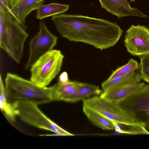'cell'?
I'll use <instances>...</instances> for the list:
<instances>
[{"mask_svg": "<svg viewBox=\"0 0 149 149\" xmlns=\"http://www.w3.org/2000/svg\"><path fill=\"white\" fill-rule=\"evenodd\" d=\"M51 19L62 37L101 50L114 46L123 33L116 22L103 19L62 13L52 16Z\"/></svg>", "mask_w": 149, "mask_h": 149, "instance_id": "cell-1", "label": "cell"}, {"mask_svg": "<svg viewBox=\"0 0 149 149\" xmlns=\"http://www.w3.org/2000/svg\"><path fill=\"white\" fill-rule=\"evenodd\" d=\"M4 86L6 100L12 104L27 102L38 105L52 101L49 87H40L15 74L7 73Z\"/></svg>", "mask_w": 149, "mask_h": 149, "instance_id": "cell-2", "label": "cell"}, {"mask_svg": "<svg viewBox=\"0 0 149 149\" xmlns=\"http://www.w3.org/2000/svg\"><path fill=\"white\" fill-rule=\"evenodd\" d=\"M29 35L7 10L0 6V47L19 64L23 56L24 44Z\"/></svg>", "mask_w": 149, "mask_h": 149, "instance_id": "cell-3", "label": "cell"}, {"mask_svg": "<svg viewBox=\"0 0 149 149\" xmlns=\"http://www.w3.org/2000/svg\"><path fill=\"white\" fill-rule=\"evenodd\" d=\"M64 56L61 50L56 49L40 56L30 69V80L40 87H46L59 72Z\"/></svg>", "mask_w": 149, "mask_h": 149, "instance_id": "cell-4", "label": "cell"}, {"mask_svg": "<svg viewBox=\"0 0 149 149\" xmlns=\"http://www.w3.org/2000/svg\"><path fill=\"white\" fill-rule=\"evenodd\" d=\"M13 104L17 116L24 122L62 136L74 135L63 129L47 117L37 105L27 102H19Z\"/></svg>", "mask_w": 149, "mask_h": 149, "instance_id": "cell-5", "label": "cell"}, {"mask_svg": "<svg viewBox=\"0 0 149 149\" xmlns=\"http://www.w3.org/2000/svg\"><path fill=\"white\" fill-rule=\"evenodd\" d=\"M83 106L92 109L112 122L120 125L127 126L142 125L135 120L118 104L103 98L100 95L93 96L83 101Z\"/></svg>", "mask_w": 149, "mask_h": 149, "instance_id": "cell-6", "label": "cell"}, {"mask_svg": "<svg viewBox=\"0 0 149 149\" xmlns=\"http://www.w3.org/2000/svg\"><path fill=\"white\" fill-rule=\"evenodd\" d=\"M118 104L137 122L149 129V84Z\"/></svg>", "mask_w": 149, "mask_h": 149, "instance_id": "cell-7", "label": "cell"}, {"mask_svg": "<svg viewBox=\"0 0 149 149\" xmlns=\"http://www.w3.org/2000/svg\"><path fill=\"white\" fill-rule=\"evenodd\" d=\"M57 41V37L49 30L44 22H41L38 32L29 42V55L24 65L25 69H30L39 58L53 50Z\"/></svg>", "mask_w": 149, "mask_h": 149, "instance_id": "cell-8", "label": "cell"}, {"mask_svg": "<svg viewBox=\"0 0 149 149\" xmlns=\"http://www.w3.org/2000/svg\"><path fill=\"white\" fill-rule=\"evenodd\" d=\"M127 50L133 56L149 53V29L144 26L132 25L126 31L124 40Z\"/></svg>", "mask_w": 149, "mask_h": 149, "instance_id": "cell-9", "label": "cell"}, {"mask_svg": "<svg viewBox=\"0 0 149 149\" xmlns=\"http://www.w3.org/2000/svg\"><path fill=\"white\" fill-rule=\"evenodd\" d=\"M101 8L117 16L118 18L132 16L147 18L148 16L136 8L131 6L127 0H99Z\"/></svg>", "mask_w": 149, "mask_h": 149, "instance_id": "cell-10", "label": "cell"}, {"mask_svg": "<svg viewBox=\"0 0 149 149\" xmlns=\"http://www.w3.org/2000/svg\"><path fill=\"white\" fill-rule=\"evenodd\" d=\"M145 84L143 82L115 86L103 90L100 95L107 100L117 103L139 90Z\"/></svg>", "mask_w": 149, "mask_h": 149, "instance_id": "cell-11", "label": "cell"}, {"mask_svg": "<svg viewBox=\"0 0 149 149\" xmlns=\"http://www.w3.org/2000/svg\"><path fill=\"white\" fill-rule=\"evenodd\" d=\"M44 1L38 3L37 0H23L9 8L8 11L26 30V29L25 24L26 17L32 11L37 10L42 5Z\"/></svg>", "mask_w": 149, "mask_h": 149, "instance_id": "cell-12", "label": "cell"}, {"mask_svg": "<svg viewBox=\"0 0 149 149\" xmlns=\"http://www.w3.org/2000/svg\"><path fill=\"white\" fill-rule=\"evenodd\" d=\"M83 83L70 81L65 83H59L49 87V94L53 101H64L82 85Z\"/></svg>", "mask_w": 149, "mask_h": 149, "instance_id": "cell-13", "label": "cell"}, {"mask_svg": "<svg viewBox=\"0 0 149 149\" xmlns=\"http://www.w3.org/2000/svg\"><path fill=\"white\" fill-rule=\"evenodd\" d=\"M102 92L98 86L83 83L82 86L64 101L75 103L81 100L84 101L93 96L100 95Z\"/></svg>", "mask_w": 149, "mask_h": 149, "instance_id": "cell-14", "label": "cell"}, {"mask_svg": "<svg viewBox=\"0 0 149 149\" xmlns=\"http://www.w3.org/2000/svg\"><path fill=\"white\" fill-rule=\"evenodd\" d=\"M69 6L58 3H52L42 4L36 10V18L41 20L45 18L58 15L67 11Z\"/></svg>", "mask_w": 149, "mask_h": 149, "instance_id": "cell-15", "label": "cell"}, {"mask_svg": "<svg viewBox=\"0 0 149 149\" xmlns=\"http://www.w3.org/2000/svg\"><path fill=\"white\" fill-rule=\"evenodd\" d=\"M142 80L139 73L135 71L110 80L106 79L102 82L101 85L102 89L104 90L113 86L138 83Z\"/></svg>", "mask_w": 149, "mask_h": 149, "instance_id": "cell-16", "label": "cell"}, {"mask_svg": "<svg viewBox=\"0 0 149 149\" xmlns=\"http://www.w3.org/2000/svg\"><path fill=\"white\" fill-rule=\"evenodd\" d=\"M83 111L88 119L96 126L105 130L114 129L113 122L102 115L84 106Z\"/></svg>", "mask_w": 149, "mask_h": 149, "instance_id": "cell-17", "label": "cell"}, {"mask_svg": "<svg viewBox=\"0 0 149 149\" xmlns=\"http://www.w3.org/2000/svg\"><path fill=\"white\" fill-rule=\"evenodd\" d=\"M139 68V64L138 62L135 60L131 58L127 64L118 67L113 71L107 79L110 80L119 76L135 72Z\"/></svg>", "mask_w": 149, "mask_h": 149, "instance_id": "cell-18", "label": "cell"}, {"mask_svg": "<svg viewBox=\"0 0 149 149\" xmlns=\"http://www.w3.org/2000/svg\"><path fill=\"white\" fill-rule=\"evenodd\" d=\"M0 108L7 117L12 121L15 120L16 114L13 104L8 102L6 98L5 91L2 89L0 90Z\"/></svg>", "mask_w": 149, "mask_h": 149, "instance_id": "cell-19", "label": "cell"}, {"mask_svg": "<svg viewBox=\"0 0 149 149\" xmlns=\"http://www.w3.org/2000/svg\"><path fill=\"white\" fill-rule=\"evenodd\" d=\"M139 73L142 80L149 83V53L139 56Z\"/></svg>", "mask_w": 149, "mask_h": 149, "instance_id": "cell-20", "label": "cell"}, {"mask_svg": "<svg viewBox=\"0 0 149 149\" xmlns=\"http://www.w3.org/2000/svg\"><path fill=\"white\" fill-rule=\"evenodd\" d=\"M70 81L67 73L65 71L62 72L59 75L58 83H65Z\"/></svg>", "mask_w": 149, "mask_h": 149, "instance_id": "cell-21", "label": "cell"}, {"mask_svg": "<svg viewBox=\"0 0 149 149\" xmlns=\"http://www.w3.org/2000/svg\"><path fill=\"white\" fill-rule=\"evenodd\" d=\"M9 8H11L21 2L23 0H8Z\"/></svg>", "mask_w": 149, "mask_h": 149, "instance_id": "cell-22", "label": "cell"}, {"mask_svg": "<svg viewBox=\"0 0 149 149\" xmlns=\"http://www.w3.org/2000/svg\"><path fill=\"white\" fill-rule=\"evenodd\" d=\"M44 0H37V2L38 3H40L42 1H44Z\"/></svg>", "mask_w": 149, "mask_h": 149, "instance_id": "cell-23", "label": "cell"}, {"mask_svg": "<svg viewBox=\"0 0 149 149\" xmlns=\"http://www.w3.org/2000/svg\"><path fill=\"white\" fill-rule=\"evenodd\" d=\"M132 2H134L135 0H130Z\"/></svg>", "mask_w": 149, "mask_h": 149, "instance_id": "cell-24", "label": "cell"}, {"mask_svg": "<svg viewBox=\"0 0 149 149\" xmlns=\"http://www.w3.org/2000/svg\"></svg>", "mask_w": 149, "mask_h": 149, "instance_id": "cell-25", "label": "cell"}]
</instances>
